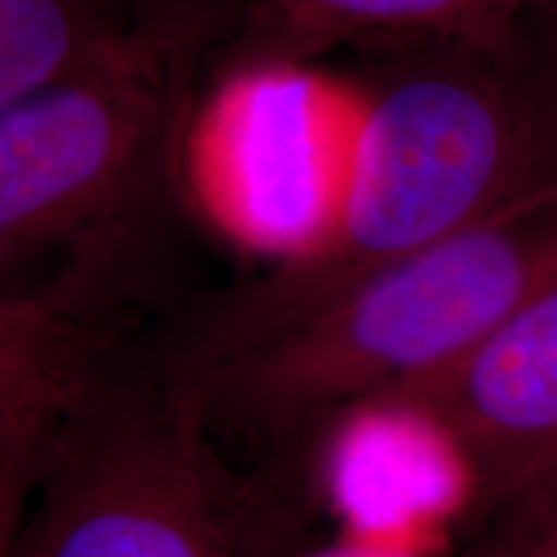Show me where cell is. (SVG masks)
Wrapping results in <instances>:
<instances>
[{
    "label": "cell",
    "mask_w": 557,
    "mask_h": 557,
    "mask_svg": "<svg viewBox=\"0 0 557 557\" xmlns=\"http://www.w3.org/2000/svg\"><path fill=\"white\" fill-rule=\"evenodd\" d=\"M354 163L305 253L194 310L163 351L191 369L287 329L403 256L557 181V88L524 52L444 41L367 47Z\"/></svg>",
    "instance_id": "cell-1"
},
{
    "label": "cell",
    "mask_w": 557,
    "mask_h": 557,
    "mask_svg": "<svg viewBox=\"0 0 557 557\" xmlns=\"http://www.w3.org/2000/svg\"><path fill=\"white\" fill-rule=\"evenodd\" d=\"M557 278V181L374 271L287 329L165 369L205 442L299 444L449 364Z\"/></svg>",
    "instance_id": "cell-2"
},
{
    "label": "cell",
    "mask_w": 557,
    "mask_h": 557,
    "mask_svg": "<svg viewBox=\"0 0 557 557\" xmlns=\"http://www.w3.org/2000/svg\"><path fill=\"white\" fill-rule=\"evenodd\" d=\"M214 47L139 41L0 114V297L90 287L139 302L189 194L186 135Z\"/></svg>",
    "instance_id": "cell-3"
},
{
    "label": "cell",
    "mask_w": 557,
    "mask_h": 557,
    "mask_svg": "<svg viewBox=\"0 0 557 557\" xmlns=\"http://www.w3.org/2000/svg\"><path fill=\"white\" fill-rule=\"evenodd\" d=\"M11 557H238L218 465L163 369L124 348L54 421Z\"/></svg>",
    "instance_id": "cell-4"
},
{
    "label": "cell",
    "mask_w": 557,
    "mask_h": 557,
    "mask_svg": "<svg viewBox=\"0 0 557 557\" xmlns=\"http://www.w3.org/2000/svg\"><path fill=\"white\" fill-rule=\"evenodd\" d=\"M359 120V90L305 65L225 70L191 116L186 189L230 233L292 259L336 214Z\"/></svg>",
    "instance_id": "cell-5"
},
{
    "label": "cell",
    "mask_w": 557,
    "mask_h": 557,
    "mask_svg": "<svg viewBox=\"0 0 557 557\" xmlns=\"http://www.w3.org/2000/svg\"><path fill=\"white\" fill-rule=\"evenodd\" d=\"M377 406L447 436L485 504L527 500L557 468V278L462 357Z\"/></svg>",
    "instance_id": "cell-6"
},
{
    "label": "cell",
    "mask_w": 557,
    "mask_h": 557,
    "mask_svg": "<svg viewBox=\"0 0 557 557\" xmlns=\"http://www.w3.org/2000/svg\"><path fill=\"white\" fill-rule=\"evenodd\" d=\"M537 0H253L218 52L222 73L292 62L344 45L444 41L517 60Z\"/></svg>",
    "instance_id": "cell-7"
},
{
    "label": "cell",
    "mask_w": 557,
    "mask_h": 557,
    "mask_svg": "<svg viewBox=\"0 0 557 557\" xmlns=\"http://www.w3.org/2000/svg\"><path fill=\"white\" fill-rule=\"evenodd\" d=\"M132 310L90 287L0 297V449L52 426L120 357Z\"/></svg>",
    "instance_id": "cell-8"
},
{
    "label": "cell",
    "mask_w": 557,
    "mask_h": 557,
    "mask_svg": "<svg viewBox=\"0 0 557 557\" xmlns=\"http://www.w3.org/2000/svg\"><path fill=\"white\" fill-rule=\"evenodd\" d=\"M165 34L230 29L191 0H0V114Z\"/></svg>",
    "instance_id": "cell-9"
},
{
    "label": "cell",
    "mask_w": 557,
    "mask_h": 557,
    "mask_svg": "<svg viewBox=\"0 0 557 557\" xmlns=\"http://www.w3.org/2000/svg\"><path fill=\"white\" fill-rule=\"evenodd\" d=\"M52 426L0 449V557H11L16 545L21 521L26 517L37 485L41 451Z\"/></svg>",
    "instance_id": "cell-10"
},
{
    "label": "cell",
    "mask_w": 557,
    "mask_h": 557,
    "mask_svg": "<svg viewBox=\"0 0 557 557\" xmlns=\"http://www.w3.org/2000/svg\"><path fill=\"white\" fill-rule=\"evenodd\" d=\"M524 50L557 88V0H537L527 24Z\"/></svg>",
    "instance_id": "cell-11"
},
{
    "label": "cell",
    "mask_w": 557,
    "mask_h": 557,
    "mask_svg": "<svg viewBox=\"0 0 557 557\" xmlns=\"http://www.w3.org/2000/svg\"><path fill=\"white\" fill-rule=\"evenodd\" d=\"M493 557H557V521L527 513L524 527L513 534L511 545L506 542Z\"/></svg>",
    "instance_id": "cell-12"
},
{
    "label": "cell",
    "mask_w": 557,
    "mask_h": 557,
    "mask_svg": "<svg viewBox=\"0 0 557 557\" xmlns=\"http://www.w3.org/2000/svg\"><path fill=\"white\" fill-rule=\"evenodd\" d=\"M519 506H524L529 517H540L557 521V468L537 485V491L532 493L527 500H521Z\"/></svg>",
    "instance_id": "cell-13"
},
{
    "label": "cell",
    "mask_w": 557,
    "mask_h": 557,
    "mask_svg": "<svg viewBox=\"0 0 557 557\" xmlns=\"http://www.w3.org/2000/svg\"><path fill=\"white\" fill-rule=\"evenodd\" d=\"M194 3L201 5V9L218 13V16L225 18L227 24L233 26V29H238L243 13H246L250 5H253V0H194Z\"/></svg>",
    "instance_id": "cell-14"
}]
</instances>
